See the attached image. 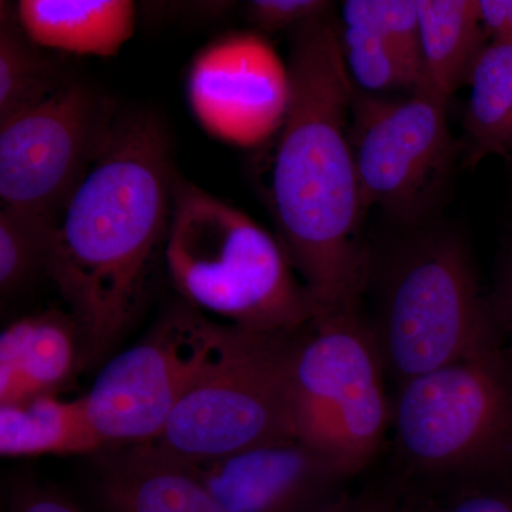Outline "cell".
Returning a JSON list of instances; mask_svg holds the SVG:
<instances>
[{
	"instance_id": "obj_4",
	"label": "cell",
	"mask_w": 512,
	"mask_h": 512,
	"mask_svg": "<svg viewBox=\"0 0 512 512\" xmlns=\"http://www.w3.org/2000/svg\"><path fill=\"white\" fill-rule=\"evenodd\" d=\"M373 333L384 370L402 384L501 346L463 241L424 232L380 272Z\"/></svg>"
},
{
	"instance_id": "obj_17",
	"label": "cell",
	"mask_w": 512,
	"mask_h": 512,
	"mask_svg": "<svg viewBox=\"0 0 512 512\" xmlns=\"http://www.w3.org/2000/svg\"><path fill=\"white\" fill-rule=\"evenodd\" d=\"M82 399L55 394L0 406V454L3 457L69 456L106 450Z\"/></svg>"
},
{
	"instance_id": "obj_28",
	"label": "cell",
	"mask_w": 512,
	"mask_h": 512,
	"mask_svg": "<svg viewBox=\"0 0 512 512\" xmlns=\"http://www.w3.org/2000/svg\"><path fill=\"white\" fill-rule=\"evenodd\" d=\"M340 512H407L403 508L397 507L392 501L383 500V498L366 497L359 500H350Z\"/></svg>"
},
{
	"instance_id": "obj_5",
	"label": "cell",
	"mask_w": 512,
	"mask_h": 512,
	"mask_svg": "<svg viewBox=\"0 0 512 512\" xmlns=\"http://www.w3.org/2000/svg\"><path fill=\"white\" fill-rule=\"evenodd\" d=\"M396 446L437 481L512 478V360L501 346L399 386Z\"/></svg>"
},
{
	"instance_id": "obj_14",
	"label": "cell",
	"mask_w": 512,
	"mask_h": 512,
	"mask_svg": "<svg viewBox=\"0 0 512 512\" xmlns=\"http://www.w3.org/2000/svg\"><path fill=\"white\" fill-rule=\"evenodd\" d=\"M84 366L72 313L49 309L15 320L0 335V406L53 394Z\"/></svg>"
},
{
	"instance_id": "obj_9",
	"label": "cell",
	"mask_w": 512,
	"mask_h": 512,
	"mask_svg": "<svg viewBox=\"0 0 512 512\" xmlns=\"http://www.w3.org/2000/svg\"><path fill=\"white\" fill-rule=\"evenodd\" d=\"M447 107L421 84L406 99L355 89L350 144L366 211L380 208L406 225L429 217L456 157Z\"/></svg>"
},
{
	"instance_id": "obj_3",
	"label": "cell",
	"mask_w": 512,
	"mask_h": 512,
	"mask_svg": "<svg viewBox=\"0 0 512 512\" xmlns=\"http://www.w3.org/2000/svg\"><path fill=\"white\" fill-rule=\"evenodd\" d=\"M163 254L185 303L225 325L279 335L319 315L279 238L183 178H175Z\"/></svg>"
},
{
	"instance_id": "obj_11",
	"label": "cell",
	"mask_w": 512,
	"mask_h": 512,
	"mask_svg": "<svg viewBox=\"0 0 512 512\" xmlns=\"http://www.w3.org/2000/svg\"><path fill=\"white\" fill-rule=\"evenodd\" d=\"M188 93L211 133L231 143L255 144L284 121L288 70L259 37H225L192 64Z\"/></svg>"
},
{
	"instance_id": "obj_19",
	"label": "cell",
	"mask_w": 512,
	"mask_h": 512,
	"mask_svg": "<svg viewBox=\"0 0 512 512\" xmlns=\"http://www.w3.org/2000/svg\"><path fill=\"white\" fill-rule=\"evenodd\" d=\"M67 82L59 64L20 28L15 8L2 3L0 121L39 106Z\"/></svg>"
},
{
	"instance_id": "obj_27",
	"label": "cell",
	"mask_w": 512,
	"mask_h": 512,
	"mask_svg": "<svg viewBox=\"0 0 512 512\" xmlns=\"http://www.w3.org/2000/svg\"><path fill=\"white\" fill-rule=\"evenodd\" d=\"M491 309H493L498 332L507 338L508 348L504 349L505 353L512 360V239Z\"/></svg>"
},
{
	"instance_id": "obj_8",
	"label": "cell",
	"mask_w": 512,
	"mask_h": 512,
	"mask_svg": "<svg viewBox=\"0 0 512 512\" xmlns=\"http://www.w3.org/2000/svg\"><path fill=\"white\" fill-rule=\"evenodd\" d=\"M299 332H244L234 352L184 397L148 444L198 464L298 440L292 359Z\"/></svg>"
},
{
	"instance_id": "obj_25",
	"label": "cell",
	"mask_w": 512,
	"mask_h": 512,
	"mask_svg": "<svg viewBox=\"0 0 512 512\" xmlns=\"http://www.w3.org/2000/svg\"><path fill=\"white\" fill-rule=\"evenodd\" d=\"M6 512H84L59 491L33 483L20 481L10 490Z\"/></svg>"
},
{
	"instance_id": "obj_21",
	"label": "cell",
	"mask_w": 512,
	"mask_h": 512,
	"mask_svg": "<svg viewBox=\"0 0 512 512\" xmlns=\"http://www.w3.org/2000/svg\"><path fill=\"white\" fill-rule=\"evenodd\" d=\"M55 221L0 207V292L12 296L45 272Z\"/></svg>"
},
{
	"instance_id": "obj_22",
	"label": "cell",
	"mask_w": 512,
	"mask_h": 512,
	"mask_svg": "<svg viewBox=\"0 0 512 512\" xmlns=\"http://www.w3.org/2000/svg\"><path fill=\"white\" fill-rule=\"evenodd\" d=\"M342 25L363 30L394 47L421 70L419 0H348Z\"/></svg>"
},
{
	"instance_id": "obj_7",
	"label": "cell",
	"mask_w": 512,
	"mask_h": 512,
	"mask_svg": "<svg viewBox=\"0 0 512 512\" xmlns=\"http://www.w3.org/2000/svg\"><path fill=\"white\" fill-rule=\"evenodd\" d=\"M244 332L180 305L140 342L107 360L83 397L106 446L153 443L178 404L228 359Z\"/></svg>"
},
{
	"instance_id": "obj_15",
	"label": "cell",
	"mask_w": 512,
	"mask_h": 512,
	"mask_svg": "<svg viewBox=\"0 0 512 512\" xmlns=\"http://www.w3.org/2000/svg\"><path fill=\"white\" fill-rule=\"evenodd\" d=\"M20 28L42 49L111 57L136 29V6L127 0H20Z\"/></svg>"
},
{
	"instance_id": "obj_16",
	"label": "cell",
	"mask_w": 512,
	"mask_h": 512,
	"mask_svg": "<svg viewBox=\"0 0 512 512\" xmlns=\"http://www.w3.org/2000/svg\"><path fill=\"white\" fill-rule=\"evenodd\" d=\"M421 86L450 101L488 46L478 0H419Z\"/></svg>"
},
{
	"instance_id": "obj_20",
	"label": "cell",
	"mask_w": 512,
	"mask_h": 512,
	"mask_svg": "<svg viewBox=\"0 0 512 512\" xmlns=\"http://www.w3.org/2000/svg\"><path fill=\"white\" fill-rule=\"evenodd\" d=\"M339 42L346 70L359 92L383 96L396 90L412 93L419 86V67L376 36L340 23Z\"/></svg>"
},
{
	"instance_id": "obj_6",
	"label": "cell",
	"mask_w": 512,
	"mask_h": 512,
	"mask_svg": "<svg viewBox=\"0 0 512 512\" xmlns=\"http://www.w3.org/2000/svg\"><path fill=\"white\" fill-rule=\"evenodd\" d=\"M384 373L372 323L359 311L319 313L293 352L296 439L356 476L392 426Z\"/></svg>"
},
{
	"instance_id": "obj_23",
	"label": "cell",
	"mask_w": 512,
	"mask_h": 512,
	"mask_svg": "<svg viewBox=\"0 0 512 512\" xmlns=\"http://www.w3.org/2000/svg\"><path fill=\"white\" fill-rule=\"evenodd\" d=\"M245 9L249 22L262 32H295L325 16L332 10V3L323 0H252Z\"/></svg>"
},
{
	"instance_id": "obj_26",
	"label": "cell",
	"mask_w": 512,
	"mask_h": 512,
	"mask_svg": "<svg viewBox=\"0 0 512 512\" xmlns=\"http://www.w3.org/2000/svg\"><path fill=\"white\" fill-rule=\"evenodd\" d=\"M488 45L512 46V0H478Z\"/></svg>"
},
{
	"instance_id": "obj_2",
	"label": "cell",
	"mask_w": 512,
	"mask_h": 512,
	"mask_svg": "<svg viewBox=\"0 0 512 512\" xmlns=\"http://www.w3.org/2000/svg\"><path fill=\"white\" fill-rule=\"evenodd\" d=\"M170 154L153 117L117 120L53 227L46 275L82 330L86 366L119 345L164 251L177 178Z\"/></svg>"
},
{
	"instance_id": "obj_10",
	"label": "cell",
	"mask_w": 512,
	"mask_h": 512,
	"mask_svg": "<svg viewBox=\"0 0 512 512\" xmlns=\"http://www.w3.org/2000/svg\"><path fill=\"white\" fill-rule=\"evenodd\" d=\"M114 109L82 83L0 121V202L55 221L109 143Z\"/></svg>"
},
{
	"instance_id": "obj_1",
	"label": "cell",
	"mask_w": 512,
	"mask_h": 512,
	"mask_svg": "<svg viewBox=\"0 0 512 512\" xmlns=\"http://www.w3.org/2000/svg\"><path fill=\"white\" fill-rule=\"evenodd\" d=\"M289 99L268 188L278 238L319 313L359 311L372 262L350 144L355 86L333 10L292 32Z\"/></svg>"
},
{
	"instance_id": "obj_13",
	"label": "cell",
	"mask_w": 512,
	"mask_h": 512,
	"mask_svg": "<svg viewBox=\"0 0 512 512\" xmlns=\"http://www.w3.org/2000/svg\"><path fill=\"white\" fill-rule=\"evenodd\" d=\"M96 474L106 512H224L191 463L153 444L104 454Z\"/></svg>"
},
{
	"instance_id": "obj_12",
	"label": "cell",
	"mask_w": 512,
	"mask_h": 512,
	"mask_svg": "<svg viewBox=\"0 0 512 512\" xmlns=\"http://www.w3.org/2000/svg\"><path fill=\"white\" fill-rule=\"evenodd\" d=\"M191 464L224 512H340L350 501L352 477L301 440Z\"/></svg>"
},
{
	"instance_id": "obj_18",
	"label": "cell",
	"mask_w": 512,
	"mask_h": 512,
	"mask_svg": "<svg viewBox=\"0 0 512 512\" xmlns=\"http://www.w3.org/2000/svg\"><path fill=\"white\" fill-rule=\"evenodd\" d=\"M467 86L468 167L488 157L512 161V46L485 47Z\"/></svg>"
},
{
	"instance_id": "obj_24",
	"label": "cell",
	"mask_w": 512,
	"mask_h": 512,
	"mask_svg": "<svg viewBox=\"0 0 512 512\" xmlns=\"http://www.w3.org/2000/svg\"><path fill=\"white\" fill-rule=\"evenodd\" d=\"M503 481L491 478L448 481L454 485V491L420 512H512V491L501 487Z\"/></svg>"
}]
</instances>
